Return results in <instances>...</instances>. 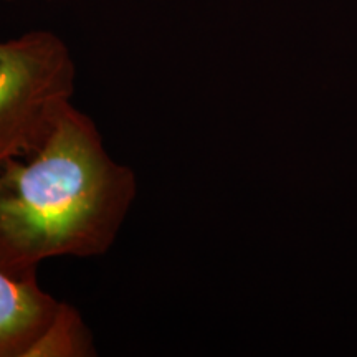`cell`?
<instances>
[{"instance_id": "cell-1", "label": "cell", "mask_w": 357, "mask_h": 357, "mask_svg": "<svg viewBox=\"0 0 357 357\" xmlns=\"http://www.w3.org/2000/svg\"><path fill=\"white\" fill-rule=\"evenodd\" d=\"M136 195L132 169L70 105L37 149L0 164V268L37 278L52 258L106 255Z\"/></svg>"}, {"instance_id": "cell-2", "label": "cell", "mask_w": 357, "mask_h": 357, "mask_svg": "<svg viewBox=\"0 0 357 357\" xmlns=\"http://www.w3.org/2000/svg\"><path fill=\"white\" fill-rule=\"evenodd\" d=\"M77 89V65L63 40L33 30L0 42V164L42 144Z\"/></svg>"}, {"instance_id": "cell-3", "label": "cell", "mask_w": 357, "mask_h": 357, "mask_svg": "<svg viewBox=\"0 0 357 357\" xmlns=\"http://www.w3.org/2000/svg\"><path fill=\"white\" fill-rule=\"evenodd\" d=\"M60 303L37 278H17L0 268V357H26Z\"/></svg>"}, {"instance_id": "cell-4", "label": "cell", "mask_w": 357, "mask_h": 357, "mask_svg": "<svg viewBox=\"0 0 357 357\" xmlns=\"http://www.w3.org/2000/svg\"><path fill=\"white\" fill-rule=\"evenodd\" d=\"M96 354L93 334L82 314L68 303L61 301L42 336L26 352V357H91Z\"/></svg>"}]
</instances>
